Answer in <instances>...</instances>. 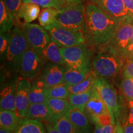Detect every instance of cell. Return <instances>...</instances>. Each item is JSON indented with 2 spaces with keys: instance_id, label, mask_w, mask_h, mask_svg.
<instances>
[{
  "instance_id": "21",
  "label": "cell",
  "mask_w": 133,
  "mask_h": 133,
  "mask_svg": "<svg viewBox=\"0 0 133 133\" xmlns=\"http://www.w3.org/2000/svg\"><path fill=\"white\" fill-rule=\"evenodd\" d=\"M14 133H46L43 123L36 119H21Z\"/></svg>"
},
{
  "instance_id": "19",
  "label": "cell",
  "mask_w": 133,
  "mask_h": 133,
  "mask_svg": "<svg viewBox=\"0 0 133 133\" xmlns=\"http://www.w3.org/2000/svg\"><path fill=\"white\" fill-rule=\"evenodd\" d=\"M17 82L8 83L1 88L0 92L1 109L16 110V92Z\"/></svg>"
},
{
  "instance_id": "6",
  "label": "cell",
  "mask_w": 133,
  "mask_h": 133,
  "mask_svg": "<svg viewBox=\"0 0 133 133\" xmlns=\"http://www.w3.org/2000/svg\"><path fill=\"white\" fill-rule=\"evenodd\" d=\"M50 37L60 47H70L78 45L85 42L83 31H74L60 25L56 22L44 27Z\"/></svg>"
},
{
  "instance_id": "38",
  "label": "cell",
  "mask_w": 133,
  "mask_h": 133,
  "mask_svg": "<svg viewBox=\"0 0 133 133\" xmlns=\"http://www.w3.org/2000/svg\"><path fill=\"white\" fill-rule=\"evenodd\" d=\"M123 1L129 15L133 16V0H123Z\"/></svg>"
},
{
  "instance_id": "37",
  "label": "cell",
  "mask_w": 133,
  "mask_h": 133,
  "mask_svg": "<svg viewBox=\"0 0 133 133\" xmlns=\"http://www.w3.org/2000/svg\"><path fill=\"white\" fill-rule=\"evenodd\" d=\"M123 133H133V122L129 115L121 123Z\"/></svg>"
},
{
  "instance_id": "42",
  "label": "cell",
  "mask_w": 133,
  "mask_h": 133,
  "mask_svg": "<svg viewBox=\"0 0 133 133\" xmlns=\"http://www.w3.org/2000/svg\"><path fill=\"white\" fill-rule=\"evenodd\" d=\"M129 107V116L133 122V101H130L128 102Z\"/></svg>"
},
{
  "instance_id": "10",
  "label": "cell",
  "mask_w": 133,
  "mask_h": 133,
  "mask_svg": "<svg viewBox=\"0 0 133 133\" xmlns=\"http://www.w3.org/2000/svg\"><path fill=\"white\" fill-rule=\"evenodd\" d=\"M60 49L65 64L68 67L89 65V50L84 43L70 47H61Z\"/></svg>"
},
{
  "instance_id": "22",
  "label": "cell",
  "mask_w": 133,
  "mask_h": 133,
  "mask_svg": "<svg viewBox=\"0 0 133 133\" xmlns=\"http://www.w3.org/2000/svg\"><path fill=\"white\" fill-rule=\"evenodd\" d=\"M39 13L40 8L39 5L30 3H23L19 12V19L21 23L20 25H21L20 19L23 20V24L30 23L38 17Z\"/></svg>"
},
{
  "instance_id": "8",
  "label": "cell",
  "mask_w": 133,
  "mask_h": 133,
  "mask_svg": "<svg viewBox=\"0 0 133 133\" xmlns=\"http://www.w3.org/2000/svg\"><path fill=\"white\" fill-rule=\"evenodd\" d=\"M21 28L30 47L42 54L43 51L47 47L51 41V37L46 30L39 25L29 23L23 24Z\"/></svg>"
},
{
  "instance_id": "28",
  "label": "cell",
  "mask_w": 133,
  "mask_h": 133,
  "mask_svg": "<svg viewBox=\"0 0 133 133\" xmlns=\"http://www.w3.org/2000/svg\"><path fill=\"white\" fill-rule=\"evenodd\" d=\"M53 126L61 133H83L65 115L57 119Z\"/></svg>"
},
{
  "instance_id": "12",
  "label": "cell",
  "mask_w": 133,
  "mask_h": 133,
  "mask_svg": "<svg viewBox=\"0 0 133 133\" xmlns=\"http://www.w3.org/2000/svg\"><path fill=\"white\" fill-rule=\"evenodd\" d=\"M84 112L92 123L99 116L110 114L105 104L94 86L91 89L90 97L86 105Z\"/></svg>"
},
{
  "instance_id": "41",
  "label": "cell",
  "mask_w": 133,
  "mask_h": 133,
  "mask_svg": "<svg viewBox=\"0 0 133 133\" xmlns=\"http://www.w3.org/2000/svg\"><path fill=\"white\" fill-rule=\"evenodd\" d=\"M46 129H47V133H61L52 124L51 125V124H46Z\"/></svg>"
},
{
  "instance_id": "5",
  "label": "cell",
  "mask_w": 133,
  "mask_h": 133,
  "mask_svg": "<svg viewBox=\"0 0 133 133\" xmlns=\"http://www.w3.org/2000/svg\"><path fill=\"white\" fill-rule=\"evenodd\" d=\"M133 33V16L128 15L121 20L114 38L108 46L125 61L124 54Z\"/></svg>"
},
{
  "instance_id": "16",
  "label": "cell",
  "mask_w": 133,
  "mask_h": 133,
  "mask_svg": "<svg viewBox=\"0 0 133 133\" xmlns=\"http://www.w3.org/2000/svg\"><path fill=\"white\" fill-rule=\"evenodd\" d=\"M48 86L41 76L38 77L31 83L29 94L30 105L34 104H46L48 97L46 94Z\"/></svg>"
},
{
  "instance_id": "4",
  "label": "cell",
  "mask_w": 133,
  "mask_h": 133,
  "mask_svg": "<svg viewBox=\"0 0 133 133\" xmlns=\"http://www.w3.org/2000/svg\"><path fill=\"white\" fill-rule=\"evenodd\" d=\"M93 86L97 89L107 106L113 122L116 123V121L119 119L120 115V106L116 89L106 79L97 76L94 79Z\"/></svg>"
},
{
  "instance_id": "45",
  "label": "cell",
  "mask_w": 133,
  "mask_h": 133,
  "mask_svg": "<svg viewBox=\"0 0 133 133\" xmlns=\"http://www.w3.org/2000/svg\"><path fill=\"white\" fill-rule=\"evenodd\" d=\"M0 133H12V131L7 130V129L1 128V129H0Z\"/></svg>"
},
{
  "instance_id": "23",
  "label": "cell",
  "mask_w": 133,
  "mask_h": 133,
  "mask_svg": "<svg viewBox=\"0 0 133 133\" xmlns=\"http://www.w3.org/2000/svg\"><path fill=\"white\" fill-rule=\"evenodd\" d=\"M21 119L16 112L1 109L0 110V126L2 128L14 131Z\"/></svg>"
},
{
  "instance_id": "7",
  "label": "cell",
  "mask_w": 133,
  "mask_h": 133,
  "mask_svg": "<svg viewBox=\"0 0 133 133\" xmlns=\"http://www.w3.org/2000/svg\"><path fill=\"white\" fill-rule=\"evenodd\" d=\"M43 59L42 54L30 47L22 55L16 65L17 70L22 77L32 79L40 73Z\"/></svg>"
},
{
  "instance_id": "31",
  "label": "cell",
  "mask_w": 133,
  "mask_h": 133,
  "mask_svg": "<svg viewBox=\"0 0 133 133\" xmlns=\"http://www.w3.org/2000/svg\"><path fill=\"white\" fill-rule=\"evenodd\" d=\"M29 3L36 4L43 8H54L58 11L70 4L64 0H24V3Z\"/></svg>"
},
{
  "instance_id": "34",
  "label": "cell",
  "mask_w": 133,
  "mask_h": 133,
  "mask_svg": "<svg viewBox=\"0 0 133 133\" xmlns=\"http://www.w3.org/2000/svg\"><path fill=\"white\" fill-rule=\"evenodd\" d=\"M11 31L7 33L0 32V54L1 56L6 54L10 39H11Z\"/></svg>"
},
{
  "instance_id": "33",
  "label": "cell",
  "mask_w": 133,
  "mask_h": 133,
  "mask_svg": "<svg viewBox=\"0 0 133 133\" xmlns=\"http://www.w3.org/2000/svg\"><path fill=\"white\" fill-rule=\"evenodd\" d=\"M121 91L128 101H133V78L123 77L121 83Z\"/></svg>"
},
{
  "instance_id": "27",
  "label": "cell",
  "mask_w": 133,
  "mask_h": 133,
  "mask_svg": "<svg viewBox=\"0 0 133 133\" xmlns=\"http://www.w3.org/2000/svg\"><path fill=\"white\" fill-rule=\"evenodd\" d=\"M48 98H59V99H66L69 97V86L64 82L58 84L57 85L48 87L46 91Z\"/></svg>"
},
{
  "instance_id": "24",
  "label": "cell",
  "mask_w": 133,
  "mask_h": 133,
  "mask_svg": "<svg viewBox=\"0 0 133 133\" xmlns=\"http://www.w3.org/2000/svg\"><path fill=\"white\" fill-rule=\"evenodd\" d=\"M61 47L51 38V41L47 47L43 51L42 56L44 59L51 62L59 65H64L65 62L61 54Z\"/></svg>"
},
{
  "instance_id": "14",
  "label": "cell",
  "mask_w": 133,
  "mask_h": 133,
  "mask_svg": "<svg viewBox=\"0 0 133 133\" xmlns=\"http://www.w3.org/2000/svg\"><path fill=\"white\" fill-rule=\"evenodd\" d=\"M61 65L51 62L43 67L41 77L48 87L64 82L65 70Z\"/></svg>"
},
{
  "instance_id": "11",
  "label": "cell",
  "mask_w": 133,
  "mask_h": 133,
  "mask_svg": "<svg viewBox=\"0 0 133 133\" xmlns=\"http://www.w3.org/2000/svg\"><path fill=\"white\" fill-rule=\"evenodd\" d=\"M29 79L19 78L17 81L16 92V112L21 119L26 117L30 106L29 94L31 88Z\"/></svg>"
},
{
  "instance_id": "40",
  "label": "cell",
  "mask_w": 133,
  "mask_h": 133,
  "mask_svg": "<svg viewBox=\"0 0 133 133\" xmlns=\"http://www.w3.org/2000/svg\"><path fill=\"white\" fill-rule=\"evenodd\" d=\"M114 133H123L122 126H121V122L119 119H117L116 121L115 126V129Z\"/></svg>"
},
{
  "instance_id": "32",
  "label": "cell",
  "mask_w": 133,
  "mask_h": 133,
  "mask_svg": "<svg viewBox=\"0 0 133 133\" xmlns=\"http://www.w3.org/2000/svg\"><path fill=\"white\" fill-rule=\"evenodd\" d=\"M8 11L11 13L14 18L15 24L19 26L21 24L19 19V12L22 5L24 3V0H3Z\"/></svg>"
},
{
  "instance_id": "30",
  "label": "cell",
  "mask_w": 133,
  "mask_h": 133,
  "mask_svg": "<svg viewBox=\"0 0 133 133\" xmlns=\"http://www.w3.org/2000/svg\"><path fill=\"white\" fill-rule=\"evenodd\" d=\"M91 92V89L84 92L70 94L69 97V102L70 104V106L79 107L84 110L86 104H87L89 97H90Z\"/></svg>"
},
{
  "instance_id": "20",
  "label": "cell",
  "mask_w": 133,
  "mask_h": 133,
  "mask_svg": "<svg viewBox=\"0 0 133 133\" xmlns=\"http://www.w3.org/2000/svg\"><path fill=\"white\" fill-rule=\"evenodd\" d=\"M46 104L52 115V125L59 118L65 115L71 107L69 102L66 99L48 98Z\"/></svg>"
},
{
  "instance_id": "13",
  "label": "cell",
  "mask_w": 133,
  "mask_h": 133,
  "mask_svg": "<svg viewBox=\"0 0 133 133\" xmlns=\"http://www.w3.org/2000/svg\"><path fill=\"white\" fill-rule=\"evenodd\" d=\"M89 1L119 21L129 15L123 0H89Z\"/></svg>"
},
{
  "instance_id": "15",
  "label": "cell",
  "mask_w": 133,
  "mask_h": 133,
  "mask_svg": "<svg viewBox=\"0 0 133 133\" xmlns=\"http://www.w3.org/2000/svg\"><path fill=\"white\" fill-rule=\"evenodd\" d=\"M25 118L38 120L46 124H52V117L46 104H34L30 105Z\"/></svg>"
},
{
  "instance_id": "35",
  "label": "cell",
  "mask_w": 133,
  "mask_h": 133,
  "mask_svg": "<svg viewBox=\"0 0 133 133\" xmlns=\"http://www.w3.org/2000/svg\"><path fill=\"white\" fill-rule=\"evenodd\" d=\"M123 77L133 78V60L127 61L124 63L123 69Z\"/></svg>"
},
{
  "instance_id": "17",
  "label": "cell",
  "mask_w": 133,
  "mask_h": 133,
  "mask_svg": "<svg viewBox=\"0 0 133 133\" xmlns=\"http://www.w3.org/2000/svg\"><path fill=\"white\" fill-rule=\"evenodd\" d=\"M65 116L83 133H89L91 126L84 110L76 107H70Z\"/></svg>"
},
{
  "instance_id": "18",
  "label": "cell",
  "mask_w": 133,
  "mask_h": 133,
  "mask_svg": "<svg viewBox=\"0 0 133 133\" xmlns=\"http://www.w3.org/2000/svg\"><path fill=\"white\" fill-rule=\"evenodd\" d=\"M90 71L89 65L69 67L65 72L64 82L69 86L75 85L84 80Z\"/></svg>"
},
{
  "instance_id": "25",
  "label": "cell",
  "mask_w": 133,
  "mask_h": 133,
  "mask_svg": "<svg viewBox=\"0 0 133 133\" xmlns=\"http://www.w3.org/2000/svg\"><path fill=\"white\" fill-rule=\"evenodd\" d=\"M15 22L11 13L8 11L3 0L0 1V32L11 31Z\"/></svg>"
},
{
  "instance_id": "1",
  "label": "cell",
  "mask_w": 133,
  "mask_h": 133,
  "mask_svg": "<svg viewBox=\"0 0 133 133\" xmlns=\"http://www.w3.org/2000/svg\"><path fill=\"white\" fill-rule=\"evenodd\" d=\"M84 25L85 41L93 46L105 47L114 38L121 21L102 11L91 3L85 6Z\"/></svg>"
},
{
  "instance_id": "3",
  "label": "cell",
  "mask_w": 133,
  "mask_h": 133,
  "mask_svg": "<svg viewBox=\"0 0 133 133\" xmlns=\"http://www.w3.org/2000/svg\"><path fill=\"white\" fill-rule=\"evenodd\" d=\"M85 14V6L83 3L69 4L58 11L56 22L71 30L83 31Z\"/></svg>"
},
{
  "instance_id": "44",
  "label": "cell",
  "mask_w": 133,
  "mask_h": 133,
  "mask_svg": "<svg viewBox=\"0 0 133 133\" xmlns=\"http://www.w3.org/2000/svg\"><path fill=\"white\" fill-rule=\"evenodd\" d=\"M132 46H133V33H132V36H131V40H130V41H129V43L128 46L127 48H126V50H125V52H124V54H125V52L128 51V50H129V49H131V48H132Z\"/></svg>"
},
{
  "instance_id": "43",
  "label": "cell",
  "mask_w": 133,
  "mask_h": 133,
  "mask_svg": "<svg viewBox=\"0 0 133 133\" xmlns=\"http://www.w3.org/2000/svg\"><path fill=\"white\" fill-rule=\"evenodd\" d=\"M69 4H81L83 3L82 0H64Z\"/></svg>"
},
{
  "instance_id": "29",
  "label": "cell",
  "mask_w": 133,
  "mask_h": 133,
  "mask_svg": "<svg viewBox=\"0 0 133 133\" xmlns=\"http://www.w3.org/2000/svg\"><path fill=\"white\" fill-rule=\"evenodd\" d=\"M58 11L57 9L54 8H44L42 9L38 16V21L40 25L44 28L54 24L56 22Z\"/></svg>"
},
{
  "instance_id": "9",
  "label": "cell",
  "mask_w": 133,
  "mask_h": 133,
  "mask_svg": "<svg viewBox=\"0 0 133 133\" xmlns=\"http://www.w3.org/2000/svg\"><path fill=\"white\" fill-rule=\"evenodd\" d=\"M29 48V43L22 30L19 26L15 25L11 30V39L6 51L7 61L16 65L22 55Z\"/></svg>"
},
{
  "instance_id": "26",
  "label": "cell",
  "mask_w": 133,
  "mask_h": 133,
  "mask_svg": "<svg viewBox=\"0 0 133 133\" xmlns=\"http://www.w3.org/2000/svg\"><path fill=\"white\" fill-rule=\"evenodd\" d=\"M96 74L93 71H91L87 77L81 83L75 85L69 86V92L70 94H78L86 92L90 90L94 84V81L96 77Z\"/></svg>"
},
{
  "instance_id": "2",
  "label": "cell",
  "mask_w": 133,
  "mask_h": 133,
  "mask_svg": "<svg viewBox=\"0 0 133 133\" xmlns=\"http://www.w3.org/2000/svg\"><path fill=\"white\" fill-rule=\"evenodd\" d=\"M125 63L110 48L106 46L93 59V71L97 77L110 78L117 76L123 70Z\"/></svg>"
},
{
  "instance_id": "46",
  "label": "cell",
  "mask_w": 133,
  "mask_h": 133,
  "mask_svg": "<svg viewBox=\"0 0 133 133\" xmlns=\"http://www.w3.org/2000/svg\"><path fill=\"white\" fill-rule=\"evenodd\" d=\"M82 1H83V0H82Z\"/></svg>"
},
{
  "instance_id": "39",
  "label": "cell",
  "mask_w": 133,
  "mask_h": 133,
  "mask_svg": "<svg viewBox=\"0 0 133 133\" xmlns=\"http://www.w3.org/2000/svg\"><path fill=\"white\" fill-rule=\"evenodd\" d=\"M124 60H125V62L127 61H132L133 60V46L125 52Z\"/></svg>"
},
{
  "instance_id": "36",
  "label": "cell",
  "mask_w": 133,
  "mask_h": 133,
  "mask_svg": "<svg viewBox=\"0 0 133 133\" xmlns=\"http://www.w3.org/2000/svg\"><path fill=\"white\" fill-rule=\"evenodd\" d=\"M115 124H110L106 126L96 125L94 133H114Z\"/></svg>"
}]
</instances>
